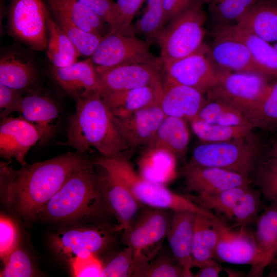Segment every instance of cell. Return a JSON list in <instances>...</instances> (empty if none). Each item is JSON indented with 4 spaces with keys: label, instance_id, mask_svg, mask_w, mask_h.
I'll use <instances>...</instances> for the list:
<instances>
[{
    "label": "cell",
    "instance_id": "cell-47",
    "mask_svg": "<svg viewBox=\"0 0 277 277\" xmlns=\"http://www.w3.org/2000/svg\"><path fill=\"white\" fill-rule=\"evenodd\" d=\"M19 230L10 217L1 214L0 217V256L4 261L9 254L18 247Z\"/></svg>",
    "mask_w": 277,
    "mask_h": 277
},
{
    "label": "cell",
    "instance_id": "cell-32",
    "mask_svg": "<svg viewBox=\"0 0 277 277\" xmlns=\"http://www.w3.org/2000/svg\"><path fill=\"white\" fill-rule=\"evenodd\" d=\"M176 158L163 150H144L140 160V175L151 182L165 185L175 176Z\"/></svg>",
    "mask_w": 277,
    "mask_h": 277
},
{
    "label": "cell",
    "instance_id": "cell-49",
    "mask_svg": "<svg viewBox=\"0 0 277 277\" xmlns=\"http://www.w3.org/2000/svg\"><path fill=\"white\" fill-rule=\"evenodd\" d=\"M23 96L21 90L0 84V115L1 119L17 111Z\"/></svg>",
    "mask_w": 277,
    "mask_h": 277
},
{
    "label": "cell",
    "instance_id": "cell-6",
    "mask_svg": "<svg viewBox=\"0 0 277 277\" xmlns=\"http://www.w3.org/2000/svg\"><path fill=\"white\" fill-rule=\"evenodd\" d=\"M262 158L258 142L250 135L231 141L203 143L193 149L189 164L222 168L249 177Z\"/></svg>",
    "mask_w": 277,
    "mask_h": 277
},
{
    "label": "cell",
    "instance_id": "cell-38",
    "mask_svg": "<svg viewBox=\"0 0 277 277\" xmlns=\"http://www.w3.org/2000/svg\"><path fill=\"white\" fill-rule=\"evenodd\" d=\"M50 14L75 46L80 55L90 57L103 36L81 29L60 14L52 13Z\"/></svg>",
    "mask_w": 277,
    "mask_h": 277
},
{
    "label": "cell",
    "instance_id": "cell-20",
    "mask_svg": "<svg viewBox=\"0 0 277 277\" xmlns=\"http://www.w3.org/2000/svg\"><path fill=\"white\" fill-rule=\"evenodd\" d=\"M102 170L99 174L101 184L108 207L117 221L115 229L124 231L136 218L141 204L125 185Z\"/></svg>",
    "mask_w": 277,
    "mask_h": 277
},
{
    "label": "cell",
    "instance_id": "cell-41",
    "mask_svg": "<svg viewBox=\"0 0 277 277\" xmlns=\"http://www.w3.org/2000/svg\"><path fill=\"white\" fill-rule=\"evenodd\" d=\"M133 276L182 277L185 276L184 269L168 253L160 252L148 263L136 267Z\"/></svg>",
    "mask_w": 277,
    "mask_h": 277
},
{
    "label": "cell",
    "instance_id": "cell-30",
    "mask_svg": "<svg viewBox=\"0 0 277 277\" xmlns=\"http://www.w3.org/2000/svg\"><path fill=\"white\" fill-rule=\"evenodd\" d=\"M32 63L17 53H8L0 59V84L18 90L29 88L36 80Z\"/></svg>",
    "mask_w": 277,
    "mask_h": 277
},
{
    "label": "cell",
    "instance_id": "cell-45",
    "mask_svg": "<svg viewBox=\"0 0 277 277\" xmlns=\"http://www.w3.org/2000/svg\"><path fill=\"white\" fill-rule=\"evenodd\" d=\"M134 268L133 250L130 247L126 246L103 265L101 276H133Z\"/></svg>",
    "mask_w": 277,
    "mask_h": 277
},
{
    "label": "cell",
    "instance_id": "cell-12",
    "mask_svg": "<svg viewBox=\"0 0 277 277\" xmlns=\"http://www.w3.org/2000/svg\"><path fill=\"white\" fill-rule=\"evenodd\" d=\"M47 11L44 0H11L8 11L10 34L33 50L45 49Z\"/></svg>",
    "mask_w": 277,
    "mask_h": 277
},
{
    "label": "cell",
    "instance_id": "cell-43",
    "mask_svg": "<svg viewBox=\"0 0 277 277\" xmlns=\"http://www.w3.org/2000/svg\"><path fill=\"white\" fill-rule=\"evenodd\" d=\"M261 192L250 186L235 201L229 219L242 226L256 221L262 207Z\"/></svg>",
    "mask_w": 277,
    "mask_h": 277
},
{
    "label": "cell",
    "instance_id": "cell-4",
    "mask_svg": "<svg viewBox=\"0 0 277 277\" xmlns=\"http://www.w3.org/2000/svg\"><path fill=\"white\" fill-rule=\"evenodd\" d=\"M100 167L125 185L136 200L149 207L171 211H187L212 219L218 218L211 211L195 204L165 185L148 181L138 174L125 155L106 157L94 161Z\"/></svg>",
    "mask_w": 277,
    "mask_h": 277
},
{
    "label": "cell",
    "instance_id": "cell-22",
    "mask_svg": "<svg viewBox=\"0 0 277 277\" xmlns=\"http://www.w3.org/2000/svg\"><path fill=\"white\" fill-rule=\"evenodd\" d=\"M21 116L33 124L39 131L40 142L47 141L54 133L60 116V110L51 98L36 93L23 97L18 111Z\"/></svg>",
    "mask_w": 277,
    "mask_h": 277
},
{
    "label": "cell",
    "instance_id": "cell-42",
    "mask_svg": "<svg viewBox=\"0 0 277 277\" xmlns=\"http://www.w3.org/2000/svg\"><path fill=\"white\" fill-rule=\"evenodd\" d=\"M165 27L163 0H147V7L136 22V32L147 39H156Z\"/></svg>",
    "mask_w": 277,
    "mask_h": 277
},
{
    "label": "cell",
    "instance_id": "cell-56",
    "mask_svg": "<svg viewBox=\"0 0 277 277\" xmlns=\"http://www.w3.org/2000/svg\"><path fill=\"white\" fill-rule=\"evenodd\" d=\"M205 3H207L208 0H203Z\"/></svg>",
    "mask_w": 277,
    "mask_h": 277
},
{
    "label": "cell",
    "instance_id": "cell-34",
    "mask_svg": "<svg viewBox=\"0 0 277 277\" xmlns=\"http://www.w3.org/2000/svg\"><path fill=\"white\" fill-rule=\"evenodd\" d=\"M195 119L222 125L253 127L241 111L226 102L213 98L208 97Z\"/></svg>",
    "mask_w": 277,
    "mask_h": 277
},
{
    "label": "cell",
    "instance_id": "cell-48",
    "mask_svg": "<svg viewBox=\"0 0 277 277\" xmlns=\"http://www.w3.org/2000/svg\"><path fill=\"white\" fill-rule=\"evenodd\" d=\"M73 274L77 277L101 276L103 265L96 256L75 258L69 262Z\"/></svg>",
    "mask_w": 277,
    "mask_h": 277
},
{
    "label": "cell",
    "instance_id": "cell-16",
    "mask_svg": "<svg viewBox=\"0 0 277 277\" xmlns=\"http://www.w3.org/2000/svg\"><path fill=\"white\" fill-rule=\"evenodd\" d=\"M41 136L36 127L22 117H7L0 125V155L14 159L23 166L27 164L25 157L29 149Z\"/></svg>",
    "mask_w": 277,
    "mask_h": 277
},
{
    "label": "cell",
    "instance_id": "cell-35",
    "mask_svg": "<svg viewBox=\"0 0 277 277\" xmlns=\"http://www.w3.org/2000/svg\"><path fill=\"white\" fill-rule=\"evenodd\" d=\"M192 130L203 143L231 141L251 135L252 126H226L194 119L190 122Z\"/></svg>",
    "mask_w": 277,
    "mask_h": 277
},
{
    "label": "cell",
    "instance_id": "cell-3",
    "mask_svg": "<svg viewBox=\"0 0 277 277\" xmlns=\"http://www.w3.org/2000/svg\"><path fill=\"white\" fill-rule=\"evenodd\" d=\"M110 212L99 174L93 167L72 176L42 209L37 217L48 222L105 223Z\"/></svg>",
    "mask_w": 277,
    "mask_h": 277
},
{
    "label": "cell",
    "instance_id": "cell-9",
    "mask_svg": "<svg viewBox=\"0 0 277 277\" xmlns=\"http://www.w3.org/2000/svg\"><path fill=\"white\" fill-rule=\"evenodd\" d=\"M271 80L258 73L220 69L215 85L206 95L208 98L218 99L234 106L248 119Z\"/></svg>",
    "mask_w": 277,
    "mask_h": 277
},
{
    "label": "cell",
    "instance_id": "cell-40",
    "mask_svg": "<svg viewBox=\"0 0 277 277\" xmlns=\"http://www.w3.org/2000/svg\"><path fill=\"white\" fill-rule=\"evenodd\" d=\"M253 173L265 199L277 205V156L271 152L262 158Z\"/></svg>",
    "mask_w": 277,
    "mask_h": 277
},
{
    "label": "cell",
    "instance_id": "cell-29",
    "mask_svg": "<svg viewBox=\"0 0 277 277\" xmlns=\"http://www.w3.org/2000/svg\"><path fill=\"white\" fill-rule=\"evenodd\" d=\"M50 13L60 14L81 29L104 36L107 23L79 0H44Z\"/></svg>",
    "mask_w": 277,
    "mask_h": 277
},
{
    "label": "cell",
    "instance_id": "cell-31",
    "mask_svg": "<svg viewBox=\"0 0 277 277\" xmlns=\"http://www.w3.org/2000/svg\"><path fill=\"white\" fill-rule=\"evenodd\" d=\"M47 57L54 67L69 66L77 61L80 54L67 35L53 19L47 8Z\"/></svg>",
    "mask_w": 277,
    "mask_h": 277
},
{
    "label": "cell",
    "instance_id": "cell-11",
    "mask_svg": "<svg viewBox=\"0 0 277 277\" xmlns=\"http://www.w3.org/2000/svg\"><path fill=\"white\" fill-rule=\"evenodd\" d=\"M219 72L209 46L204 43L193 53L163 68V85H184L206 95L215 85Z\"/></svg>",
    "mask_w": 277,
    "mask_h": 277
},
{
    "label": "cell",
    "instance_id": "cell-10",
    "mask_svg": "<svg viewBox=\"0 0 277 277\" xmlns=\"http://www.w3.org/2000/svg\"><path fill=\"white\" fill-rule=\"evenodd\" d=\"M90 58L97 71L132 63H147L163 67L160 58L150 52L148 43L136 37L131 31H108L103 36Z\"/></svg>",
    "mask_w": 277,
    "mask_h": 277
},
{
    "label": "cell",
    "instance_id": "cell-2",
    "mask_svg": "<svg viewBox=\"0 0 277 277\" xmlns=\"http://www.w3.org/2000/svg\"><path fill=\"white\" fill-rule=\"evenodd\" d=\"M63 145L83 153L93 148L106 157L125 155L131 149L121 133L116 117L96 92L76 99L75 111Z\"/></svg>",
    "mask_w": 277,
    "mask_h": 277
},
{
    "label": "cell",
    "instance_id": "cell-57",
    "mask_svg": "<svg viewBox=\"0 0 277 277\" xmlns=\"http://www.w3.org/2000/svg\"><path fill=\"white\" fill-rule=\"evenodd\" d=\"M275 1H277V0H275Z\"/></svg>",
    "mask_w": 277,
    "mask_h": 277
},
{
    "label": "cell",
    "instance_id": "cell-8",
    "mask_svg": "<svg viewBox=\"0 0 277 277\" xmlns=\"http://www.w3.org/2000/svg\"><path fill=\"white\" fill-rule=\"evenodd\" d=\"M170 217L168 210L149 207L123 231L121 241L133 250L134 269L150 262L160 252L167 237Z\"/></svg>",
    "mask_w": 277,
    "mask_h": 277
},
{
    "label": "cell",
    "instance_id": "cell-1",
    "mask_svg": "<svg viewBox=\"0 0 277 277\" xmlns=\"http://www.w3.org/2000/svg\"><path fill=\"white\" fill-rule=\"evenodd\" d=\"M76 151L67 152L18 170L8 169L5 194L9 207L26 221L37 217L49 201L77 172L94 167V162Z\"/></svg>",
    "mask_w": 277,
    "mask_h": 277
},
{
    "label": "cell",
    "instance_id": "cell-33",
    "mask_svg": "<svg viewBox=\"0 0 277 277\" xmlns=\"http://www.w3.org/2000/svg\"><path fill=\"white\" fill-rule=\"evenodd\" d=\"M259 0H208L213 31L234 25Z\"/></svg>",
    "mask_w": 277,
    "mask_h": 277
},
{
    "label": "cell",
    "instance_id": "cell-14",
    "mask_svg": "<svg viewBox=\"0 0 277 277\" xmlns=\"http://www.w3.org/2000/svg\"><path fill=\"white\" fill-rule=\"evenodd\" d=\"M163 67L147 63L122 65L97 71L98 82L95 92L102 93L148 86H163Z\"/></svg>",
    "mask_w": 277,
    "mask_h": 277
},
{
    "label": "cell",
    "instance_id": "cell-54",
    "mask_svg": "<svg viewBox=\"0 0 277 277\" xmlns=\"http://www.w3.org/2000/svg\"><path fill=\"white\" fill-rule=\"evenodd\" d=\"M274 257H277V246L274 251Z\"/></svg>",
    "mask_w": 277,
    "mask_h": 277
},
{
    "label": "cell",
    "instance_id": "cell-18",
    "mask_svg": "<svg viewBox=\"0 0 277 277\" xmlns=\"http://www.w3.org/2000/svg\"><path fill=\"white\" fill-rule=\"evenodd\" d=\"M213 35L214 41L209 48L212 58L219 68L255 73L267 77L262 68L242 41L224 34L213 33Z\"/></svg>",
    "mask_w": 277,
    "mask_h": 277
},
{
    "label": "cell",
    "instance_id": "cell-15",
    "mask_svg": "<svg viewBox=\"0 0 277 277\" xmlns=\"http://www.w3.org/2000/svg\"><path fill=\"white\" fill-rule=\"evenodd\" d=\"M181 173L186 189L196 194H212L249 185L250 179L240 173L213 167L187 164Z\"/></svg>",
    "mask_w": 277,
    "mask_h": 277
},
{
    "label": "cell",
    "instance_id": "cell-36",
    "mask_svg": "<svg viewBox=\"0 0 277 277\" xmlns=\"http://www.w3.org/2000/svg\"><path fill=\"white\" fill-rule=\"evenodd\" d=\"M255 221L254 236L256 243L271 262L277 246V205L270 203Z\"/></svg>",
    "mask_w": 277,
    "mask_h": 277
},
{
    "label": "cell",
    "instance_id": "cell-37",
    "mask_svg": "<svg viewBox=\"0 0 277 277\" xmlns=\"http://www.w3.org/2000/svg\"><path fill=\"white\" fill-rule=\"evenodd\" d=\"M248 120L253 128L277 129V78L270 80L264 95Z\"/></svg>",
    "mask_w": 277,
    "mask_h": 277
},
{
    "label": "cell",
    "instance_id": "cell-24",
    "mask_svg": "<svg viewBox=\"0 0 277 277\" xmlns=\"http://www.w3.org/2000/svg\"><path fill=\"white\" fill-rule=\"evenodd\" d=\"M163 86H148L127 90L100 93L117 117L160 103Z\"/></svg>",
    "mask_w": 277,
    "mask_h": 277
},
{
    "label": "cell",
    "instance_id": "cell-13",
    "mask_svg": "<svg viewBox=\"0 0 277 277\" xmlns=\"http://www.w3.org/2000/svg\"><path fill=\"white\" fill-rule=\"evenodd\" d=\"M220 235L215 259L220 262L252 266V274H262L270 260L260 250L254 234L244 227L233 230L221 221L219 223Z\"/></svg>",
    "mask_w": 277,
    "mask_h": 277
},
{
    "label": "cell",
    "instance_id": "cell-25",
    "mask_svg": "<svg viewBox=\"0 0 277 277\" xmlns=\"http://www.w3.org/2000/svg\"><path fill=\"white\" fill-rule=\"evenodd\" d=\"M213 33L229 35L242 41L265 75L270 79L277 78V50L270 43L235 25L214 30Z\"/></svg>",
    "mask_w": 277,
    "mask_h": 277
},
{
    "label": "cell",
    "instance_id": "cell-55",
    "mask_svg": "<svg viewBox=\"0 0 277 277\" xmlns=\"http://www.w3.org/2000/svg\"><path fill=\"white\" fill-rule=\"evenodd\" d=\"M273 46L277 50V42L275 43V44L273 45Z\"/></svg>",
    "mask_w": 277,
    "mask_h": 277
},
{
    "label": "cell",
    "instance_id": "cell-21",
    "mask_svg": "<svg viewBox=\"0 0 277 277\" xmlns=\"http://www.w3.org/2000/svg\"><path fill=\"white\" fill-rule=\"evenodd\" d=\"M204 93L186 86H163L160 105L166 116L181 118L189 122L195 119L206 102Z\"/></svg>",
    "mask_w": 277,
    "mask_h": 277
},
{
    "label": "cell",
    "instance_id": "cell-53",
    "mask_svg": "<svg viewBox=\"0 0 277 277\" xmlns=\"http://www.w3.org/2000/svg\"><path fill=\"white\" fill-rule=\"evenodd\" d=\"M271 152L277 156V140L274 143Z\"/></svg>",
    "mask_w": 277,
    "mask_h": 277
},
{
    "label": "cell",
    "instance_id": "cell-39",
    "mask_svg": "<svg viewBox=\"0 0 277 277\" xmlns=\"http://www.w3.org/2000/svg\"><path fill=\"white\" fill-rule=\"evenodd\" d=\"M249 187V185L235 187L212 194L188 193L185 195L202 207L223 213L229 218L235 201Z\"/></svg>",
    "mask_w": 277,
    "mask_h": 277
},
{
    "label": "cell",
    "instance_id": "cell-50",
    "mask_svg": "<svg viewBox=\"0 0 277 277\" xmlns=\"http://www.w3.org/2000/svg\"><path fill=\"white\" fill-rule=\"evenodd\" d=\"M109 25L115 2L113 0H79Z\"/></svg>",
    "mask_w": 277,
    "mask_h": 277
},
{
    "label": "cell",
    "instance_id": "cell-44",
    "mask_svg": "<svg viewBox=\"0 0 277 277\" xmlns=\"http://www.w3.org/2000/svg\"><path fill=\"white\" fill-rule=\"evenodd\" d=\"M144 1L117 0L115 2L108 25L109 31L120 33L131 31V22Z\"/></svg>",
    "mask_w": 277,
    "mask_h": 277
},
{
    "label": "cell",
    "instance_id": "cell-51",
    "mask_svg": "<svg viewBox=\"0 0 277 277\" xmlns=\"http://www.w3.org/2000/svg\"><path fill=\"white\" fill-rule=\"evenodd\" d=\"M193 0H163L165 26L173 18L186 10Z\"/></svg>",
    "mask_w": 277,
    "mask_h": 277
},
{
    "label": "cell",
    "instance_id": "cell-7",
    "mask_svg": "<svg viewBox=\"0 0 277 277\" xmlns=\"http://www.w3.org/2000/svg\"><path fill=\"white\" fill-rule=\"evenodd\" d=\"M115 226L106 223L75 224L59 230L51 238L54 250L69 262L77 257L97 256L115 243Z\"/></svg>",
    "mask_w": 277,
    "mask_h": 277
},
{
    "label": "cell",
    "instance_id": "cell-5",
    "mask_svg": "<svg viewBox=\"0 0 277 277\" xmlns=\"http://www.w3.org/2000/svg\"><path fill=\"white\" fill-rule=\"evenodd\" d=\"M203 0H193L171 20L157 35L163 68L196 51L203 44L206 15Z\"/></svg>",
    "mask_w": 277,
    "mask_h": 277
},
{
    "label": "cell",
    "instance_id": "cell-26",
    "mask_svg": "<svg viewBox=\"0 0 277 277\" xmlns=\"http://www.w3.org/2000/svg\"><path fill=\"white\" fill-rule=\"evenodd\" d=\"M220 221L196 214L192 243L193 267L200 268L215 259L220 235Z\"/></svg>",
    "mask_w": 277,
    "mask_h": 277
},
{
    "label": "cell",
    "instance_id": "cell-52",
    "mask_svg": "<svg viewBox=\"0 0 277 277\" xmlns=\"http://www.w3.org/2000/svg\"><path fill=\"white\" fill-rule=\"evenodd\" d=\"M223 270V267L213 259L210 262L199 268L194 276L217 277Z\"/></svg>",
    "mask_w": 277,
    "mask_h": 277
},
{
    "label": "cell",
    "instance_id": "cell-23",
    "mask_svg": "<svg viewBox=\"0 0 277 277\" xmlns=\"http://www.w3.org/2000/svg\"><path fill=\"white\" fill-rule=\"evenodd\" d=\"M52 72L57 83L76 99L96 90L98 74L90 57L64 67L53 66Z\"/></svg>",
    "mask_w": 277,
    "mask_h": 277
},
{
    "label": "cell",
    "instance_id": "cell-19",
    "mask_svg": "<svg viewBox=\"0 0 277 277\" xmlns=\"http://www.w3.org/2000/svg\"><path fill=\"white\" fill-rule=\"evenodd\" d=\"M167 238L172 254L184 269L185 276H194L192 243L197 213L187 211H172Z\"/></svg>",
    "mask_w": 277,
    "mask_h": 277
},
{
    "label": "cell",
    "instance_id": "cell-28",
    "mask_svg": "<svg viewBox=\"0 0 277 277\" xmlns=\"http://www.w3.org/2000/svg\"><path fill=\"white\" fill-rule=\"evenodd\" d=\"M269 42H277V1L259 0L236 24Z\"/></svg>",
    "mask_w": 277,
    "mask_h": 277
},
{
    "label": "cell",
    "instance_id": "cell-17",
    "mask_svg": "<svg viewBox=\"0 0 277 277\" xmlns=\"http://www.w3.org/2000/svg\"><path fill=\"white\" fill-rule=\"evenodd\" d=\"M165 116L159 103L116 118L124 139L133 149L151 143Z\"/></svg>",
    "mask_w": 277,
    "mask_h": 277
},
{
    "label": "cell",
    "instance_id": "cell-27",
    "mask_svg": "<svg viewBox=\"0 0 277 277\" xmlns=\"http://www.w3.org/2000/svg\"><path fill=\"white\" fill-rule=\"evenodd\" d=\"M189 142V133L186 121L176 117L165 116L145 150H163L176 159L185 154Z\"/></svg>",
    "mask_w": 277,
    "mask_h": 277
},
{
    "label": "cell",
    "instance_id": "cell-46",
    "mask_svg": "<svg viewBox=\"0 0 277 277\" xmlns=\"http://www.w3.org/2000/svg\"><path fill=\"white\" fill-rule=\"evenodd\" d=\"M1 277H30L34 275L32 262L28 254L17 247L3 261Z\"/></svg>",
    "mask_w": 277,
    "mask_h": 277
}]
</instances>
